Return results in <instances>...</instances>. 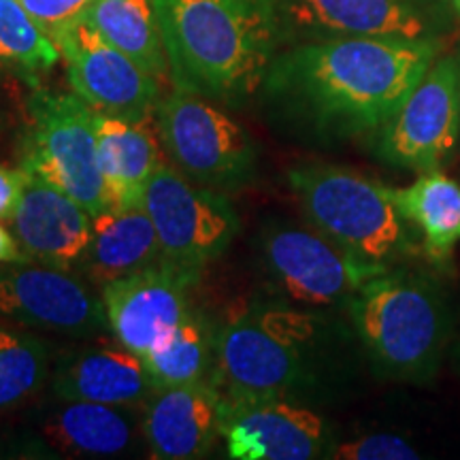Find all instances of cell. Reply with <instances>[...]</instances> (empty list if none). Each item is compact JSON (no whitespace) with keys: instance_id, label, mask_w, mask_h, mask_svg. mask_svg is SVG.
Wrapping results in <instances>:
<instances>
[{"instance_id":"cell-1","label":"cell","mask_w":460,"mask_h":460,"mask_svg":"<svg viewBox=\"0 0 460 460\" xmlns=\"http://www.w3.org/2000/svg\"><path fill=\"white\" fill-rule=\"evenodd\" d=\"M439 49L437 43L377 37L296 43L275 58L262 90L292 126L320 139L373 135Z\"/></svg>"},{"instance_id":"cell-2","label":"cell","mask_w":460,"mask_h":460,"mask_svg":"<svg viewBox=\"0 0 460 460\" xmlns=\"http://www.w3.org/2000/svg\"><path fill=\"white\" fill-rule=\"evenodd\" d=\"M175 90L224 105L256 94L284 45L278 0H154Z\"/></svg>"},{"instance_id":"cell-3","label":"cell","mask_w":460,"mask_h":460,"mask_svg":"<svg viewBox=\"0 0 460 460\" xmlns=\"http://www.w3.org/2000/svg\"><path fill=\"white\" fill-rule=\"evenodd\" d=\"M356 337L377 376L427 386L454 337L452 296L422 269L393 267L348 301Z\"/></svg>"},{"instance_id":"cell-4","label":"cell","mask_w":460,"mask_h":460,"mask_svg":"<svg viewBox=\"0 0 460 460\" xmlns=\"http://www.w3.org/2000/svg\"><path fill=\"white\" fill-rule=\"evenodd\" d=\"M288 183L309 226L358 261L394 267L418 250V233L401 216L390 186L335 164L296 166Z\"/></svg>"},{"instance_id":"cell-5","label":"cell","mask_w":460,"mask_h":460,"mask_svg":"<svg viewBox=\"0 0 460 460\" xmlns=\"http://www.w3.org/2000/svg\"><path fill=\"white\" fill-rule=\"evenodd\" d=\"M314 315L288 305H256L216 332L209 382L222 396H292L315 386Z\"/></svg>"},{"instance_id":"cell-6","label":"cell","mask_w":460,"mask_h":460,"mask_svg":"<svg viewBox=\"0 0 460 460\" xmlns=\"http://www.w3.org/2000/svg\"><path fill=\"white\" fill-rule=\"evenodd\" d=\"M22 169L62 190L92 216L107 209L96 111L75 92H34L28 102Z\"/></svg>"},{"instance_id":"cell-7","label":"cell","mask_w":460,"mask_h":460,"mask_svg":"<svg viewBox=\"0 0 460 460\" xmlns=\"http://www.w3.org/2000/svg\"><path fill=\"white\" fill-rule=\"evenodd\" d=\"M166 156L188 180L216 192L243 188L256 172V146L214 101L175 90L156 107Z\"/></svg>"},{"instance_id":"cell-8","label":"cell","mask_w":460,"mask_h":460,"mask_svg":"<svg viewBox=\"0 0 460 460\" xmlns=\"http://www.w3.org/2000/svg\"><path fill=\"white\" fill-rule=\"evenodd\" d=\"M284 43L377 37L437 43L454 31L450 0H278Z\"/></svg>"},{"instance_id":"cell-9","label":"cell","mask_w":460,"mask_h":460,"mask_svg":"<svg viewBox=\"0 0 460 460\" xmlns=\"http://www.w3.org/2000/svg\"><path fill=\"white\" fill-rule=\"evenodd\" d=\"M373 154L401 171L441 169L460 146V56H437L401 107L373 132Z\"/></svg>"},{"instance_id":"cell-10","label":"cell","mask_w":460,"mask_h":460,"mask_svg":"<svg viewBox=\"0 0 460 460\" xmlns=\"http://www.w3.org/2000/svg\"><path fill=\"white\" fill-rule=\"evenodd\" d=\"M261 256L275 290L307 307L348 305L367 281L393 269L358 261L314 226L286 222L262 230Z\"/></svg>"},{"instance_id":"cell-11","label":"cell","mask_w":460,"mask_h":460,"mask_svg":"<svg viewBox=\"0 0 460 460\" xmlns=\"http://www.w3.org/2000/svg\"><path fill=\"white\" fill-rule=\"evenodd\" d=\"M143 207L156 228L163 261L199 269L222 256L239 233V217L228 199L163 164L146 188Z\"/></svg>"},{"instance_id":"cell-12","label":"cell","mask_w":460,"mask_h":460,"mask_svg":"<svg viewBox=\"0 0 460 460\" xmlns=\"http://www.w3.org/2000/svg\"><path fill=\"white\" fill-rule=\"evenodd\" d=\"M54 41L66 62L68 84L96 113L141 122L156 115L160 82L109 43L85 15L56 34Z\"/></svg>"},{"instance_id":"cell-13","label":"cell","mask_w":460,"mask_h":460,"mask_svg":"<svg viewBox=\"0 0 460 460\" xmlns=\"http://www.w3.org/2000/svg\"><path fill=\"white\" fill-rule=\"evenodd\" d=\"M220 435L230 458H329L332 437L326 420L286 396H222Z\"/></svg>"},{"instance_id":"cell-14","label":"cell","mask_w":460,"mask_h":460,"mask_svg":"<svg viewBox=\"0 0 460 460\" xmlns=\"http://www.w3.org/2000/svg\"><path fill=\"white\" fill-rule=\"evenodd\" d=\"M197 269L163 262L102 286L109 329L119 345L146 356L190 314L188 292Z\"/></svg>"},{"instance_id":"cell-15","label":"cell","mask_w":460,"mask_h":460,"mask_svg":"<svg viewBox=\"0 0 460 460\" xmlns=\"http://www.w3.org/2000/svg\"><path fill=\"white\" fill-rule=\"evenodd\" d=\"M0 314L17 324L75 337L94 335L109 326L102 298L66 269L49 264L20 262L0 269Z\"/></svg>"},{"instance_id":"cell-16","label":"cell","mask_w":460,"mask_h":460,"mask_svg":"<svg viewBox=\"0 0 460 460\" xmlns=\"http://www.w3.org/2000/svg\"><path fill=\"white\" fill-rule=\"evenodd\" d=\"M92 217L82 203L28 172L24 194L11 222L31 261L68 271L88 256Z\"/></svg>"},{"instance_id":"cell-17","label":"cell","mask_w":460,"mask_h":460,"mask_svg":"<svg viewBox=\"0 0 460 460\" xmlns=\"http://www.w3.org/2000/svg\"><path fill=\"white\" fill-rule=\"evenodd\" d=\"M152 458H203L220 435V390L211 382L158 390L143 418Z\"/></svg>"},{"instance_id":"cell-18","label":"cell","mask_w":460,"mask_h":460,"mask_svg":"<svg viewBox=\"0 0 460 460\" xmlns=\"http://www.w3.org/2000/svg\"><path fill=\"white\" fill-rule=\"evenodd\" d=\"M96 135L107 209L143 205L149 180L164 164L156 118L130 122L96 113Z\"/></svg>"},{"instance_id":"cell-19","label":"cell","mask_w":460,"mask_h":460,"mask_svg":"<svg viewBox=\"0 0 460 460\" xmlns=\"http://www.w3.org/2000/svg\"><path fill=\"white\" fill-rule=\"evenodd\" d=\"M54 393L62 401H92L102 405H135L154 390L141 356L128 348H90L60 362Z\"/></svg>"},{"instance_id":"cell-20","label":"cell","mask_w":460,"mask_h":460,"mask_svg":"<svg viewBox=\"0 0 460 460\" xmlns=\"http://www.w3.org/2000/svg\"><path fill=\"white\" fill-rule=\"evenodd\" d=\"M158 258L163 252L156 228L143 205L105 209L92 217V241L84 262L96 284H111L152 267Z\"/></svg>"},{"instance_id":"cell-21","label":"cell","mask_w":460,"mask_h":460,"mask_svg":"<svg viewBox=\"0 0 460 460\" xmlns=\"http://www.w3.org/2000/svg\"><path fill=\"white\" fill-rule=\"evenodd\" d=\"M401 216L422 241V252L435 267H447L460 241V186L441 169L418 172L405 188H390Z\"/></svg>"},{"instance_id":"cell-22","label":"cell","mask_w":460,"mask_h":460,"mask_svg":"<svg viewBox=\"0 0 460 460\" xmlns=\"http://www.w3.org/2000/svg\"><path fill=\"white\" fill-rule=\"evenodd\" d=\"M43 437L71 456L111 458L135 441V422L119 405L66 401L45 420Z\"/></svg>"},{"instance_id":"cell-23","label":"cell","mask_w":460,"mask_h":460,"mask_svg":"<svg viewBox=\"0 0 460 460\" xmlns=\"http://www.w3.org/2000/svg\"><path fill=\"white\" fill-rule=\"evenodd\" d=\"M102 37L163 82L169 60L154 0H94L84 13Z\"/></svg>"},{"instance_id":"cell-24","label":"cell","mask_w":460,"mask_h":460,"mask_svg":"<svg viewBox=\"0 0 460 460\" xmlns=\"http://www.w3.org/2000/svg\"><path fill=\"white\" fill-rule=\"evenodd\" d=\"M141 360L156 393L203 382L214 369L216 331L199 314L190 312Z\"/></svg>"},{"instance_id":"cell-25","label":"cell","mask_w":460,"mask_h":460,"mask_svg":"<svg viewBox=\"0 0 460 460\" xmlns=\"http://www.w3.org/2000/svg\"><path fill=\"white\" fill-rule=\"evenodd\" d=\"M62 54L20 0H0V66L37 75L58 65Z\"/></svg>"},{"instance_id":"cell-26","label":"cell","mask_w":460,"mask_h":460,"mask_svg":"<svg viewBox=\"0 0 460 460\" xmlns=\"http://www.w3.org/2000/svg\"><path fill=\"white\" fill-rule=\"evenodd\" d=\"M48 377V352L37 337L0 326V413L24 405Z\"/></svg>"},{"instance_id":"cell-27","label":"cell","mask_w":460,"mask_h":460,"mask_svg":"<svg viewBox=\"0 0 460 460\" xmlns=\"http://www.w3.org/2000/svg\"><path fill=\"white\" fill-rule=\"evenodd\" d=\"M422 456L405 437L396 433H371L332 444L329 458L337 460H416Z\"/></svg>"},{"instance_id":"cell-28","label":"cell","mask_w":460,"mask_h":460,"mask_svg":"<svg viewBox=\"0 0 460 460\" xmlns=\"http://www.w3.org/2000/svg\"><path fill=\"white\" fill-rule=\"evenodd\" d=\"M51 39L75 17L84 15L94 0H20Z\"/></svg>"},{"instance_id":"cell-29","label":"cell","mask_w":460,"mask_h":460,"mask_svg":"<svg viewBox=\"0 0 460 460\" xmlns=\"http://www.w3.org/2000/svg\"><path fill=\"white\" fill-rule=\"evenodd\" d=\"M26 180L28 172L24 169H9L0 164V220H13Z\"/></svg>"},{"instance_id":"cell-30","label":"cell","mask_w":460,"mask_h":460,"mask_svg":"<svg viewBox=\"0 0 460 460\" xmlns=\"http://www.w3.org/2000/svg\"><path fill=\"white\" fill-rule=\"evenodd\" d=\"M28 261H31V258H28L24 247L20 245V241H17L15 234L9 233V230L0 224V262L20 264Z\"/></svg>"},{"instance_id":"cell-31","label":"cell","mask_w":460,"mask_h":460,"mask_svg":"<svg viewBox=\"0 0 460 460\" xmlns=\"http://www.w3.org/2000/svg\"><path fill=\"white\" fill-rule=\"evenodd\" d=\"M450 4H452L454 15H456V20L460 22V0H450Z\"/></svg>"},{"instance_id":"cell-32","label":"cell","mask_w":460,"mask_h":460,"mask_svg":"<svg viewBox=\"0 0 460 460\" xmlns=\"http://www.w3.org/2000/svg\"><path fill=\"white\" fill-rule=\"evenodd\" d=\"M454 362H456V369L460 371V341L456 343V348H454Z\"/></svg>"},{"instance_id":"cell-33","label":"cell","mask_w":460,"mask_h":460,"mask_svg":"<svg viewBox=\"0 0 460 460\" xmlns=\"http://www.w3.org/2000/svg\"><path fill=\"white\" fill-rule=\"evenodd\" d=\"M458 56H460V49H458ZM458 152H460V146H458Z\"/></svg>"}]
</instances>
